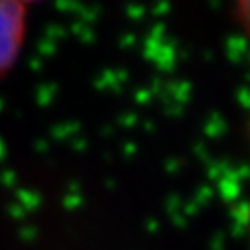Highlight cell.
<instances>
[{
    "mask_svg": "<svg viewBox=\"0 0 250 250\" xmlns=\"http://www.w3.org/2000/svg\"><path fill=\"white\" fill-rule=\"evenodd\" d=\"M30 26V6L0 0V81L20 61Z\"/></svg>",
    "mask_w": 250,
    "mask_h": 250,
    "instance_id": "cell-1",
    "label": "cell"
},
{
    "mask_svg": "<svg viewBox=\"0 0 250 250\" xmlns=\"http://www.w3.org/2000/svg\"><path fill=\"white\" fill-rule=\"evenodd\" d=\"M240 10V18H242V24L246 26V30H250V2H242L238 6Z\"/></svg>",
    "mask_w": 250,
    "mask_h": 250,
    "instance_id": "cell-2",
    "label": "cell"
}]
</instances>
